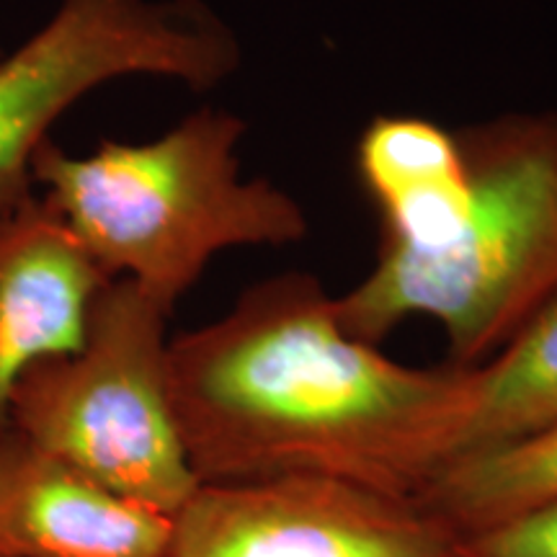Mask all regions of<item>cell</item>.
<instances>
[{
	"mask_svg": "<svg viewBox=\"0 0 557 557\" xmlns=\"http://www.w3.org/2000/svg\"><path fill=\"white\" fill-rule=\"evenodd\" d=\"M169 382L199 483L310 475L418 498L455 457L475 367L389 359L297 271L171 338Z\"/></svg>",
	"mask_w": 557,
	"mask_h": 557,
	"instance_id": "obj_1",
	"label": "cell"
},
{
	"mask_svg": "<svg viewBox=\"0 0 557 557\" xmlns=\"http://www.w3.org/2000/svg\"><path fill=\"white\" fill-rule=\"evenodd\" d=\"M243 135L238 114L205 107L148 143L107 139L88 156L47 139L32 178L103 274L173 312L222 250L292 246L310 230L289 191L243 176Z\"/></svg>",
	"mask_w": 557,
	"mask_h": 557,
	"instance_id": "obj_2",
	"label": "cell"
},
{
	"mask_svg": "<svg viewBox=\"0 0 557 557\" xmlns=\"http://www.w3.org/2000/svg\"><path fill=\"white\" fill-rule=\"evenodd\" d=\"M459 143L472 207L455 238L436 250L380 246L333 305L372 346L410 318L436 320L451 364L480 367L557 295V114L498 116Z\"/></svg>",
	"mask_w": 557,
	"mask_h": 557,
	"instance_id": "obj_3",
	"label": "cell"
},
{
	"mask_svg": "<svg viewBox=\"0 0 557 557\" xmlns=\"http://www.w3.org/2000/svg\"><path fill=\"white\" fill-rule=\"evenodd\" d=\"M169 318L137 284L111 278L78 351L16 382L11 429L109 491L176 517L199 480L173 413Z\"/></svg>",
	"mask_w": 557,
	"mask_h": 557,
	"instance_id": "obj_4",
	"label": "cell"
},
{
	"mask_svg": "<svg viewBox=\"0 0 557 557\" xmlns=\"http://www.w3.org/2000/svg\"><path fill=\"white\" fill-rule=\"evenodd\" d=\"M240 41L205 0H60L0 58V212L32 197L52 124L94 88L152 75L207 90L240 67Z\"/></svg>",
	"mask_w": 557,
	"mask_h": 557,
	"instance_id": "obj_5",
	"label": "cell"
},
{
	"mask_svg": "<svg viewBox=\"0 0 557 557\" xmlns=\"http://www.w3.org/2000/svg\"><path fill=\"white\" fill-rule=\"evenodd\" d=\"M165 557H457V534L418 498L289 475L199 483Z\"/></svg>",
	"mask_w": 557,
	"mask_h": 557,
	"instance_id": "obj_6",
	"label": "cell"
},
{
	"mask_svg": "<svg viewBox=\"0 0 557 557\" xmlns=\"http://www.w3.org/2000/svg\"><path fill=\"white\" fill-rule=\"evenodd\" d=\"M109 282L37 194L0 212V434L11 429L16 382L78 351Z\"/></svg>",
	"mask_w": 557,
	"mask_h": 557,
	"instance_id": "obj_7",
	"label": "cell"
},
{
	"mask_svg": "<svg viewBox=\"0 0 557 557\" xmlns=\"http://www.w3.org/2000/svg\"><path fill=\"white\" fill-rule=\"evenodd\" d=\"M173 517L0 434V557H165Z\"/></svg>",
	"mask_w": 557,
	"mask_h": 557,
	"instance_id": "obj_8",
	"label": "cell"
},
{
	"mask_svg": "<svg viewBox=\"0 0 557 557\" xmlns=\"http://www.w3.org/2000/svg\"><path fill=\"white\" fill-rule=\"evenodd\" d=\"M357 176L382 220L380 246L436 250L468 220L472 178L459 135L423 116H374L357 143Z\"/></svg>",
	"mask_w": 557,
	"mask_h": 557,
	"instance_id": "obj_9",
	"label": "cell"
},
{
	"mask_svg": "<svg viewBox=\"0 0 557 557\" xmlns=\"http://www.w3.org/2000/svg\"><path fill=\"white\" fill-rule=\"evenodd\" d=\"M553 426H557V295L491 361L475 367L472 403L451 462L524 442Z\"/></svg>",
	"mask_w": 557,
	"mask_h": 557,
	"instance_id": "obj_10",
	"label": "cell"
},
{
	"mask_svg": "<svg viewBox=\"0 0 557 557\" xmlns=\"http://www.w3.org/2000/svg\"><path fill=\"white\" fill-rule=\"evenodd\" d=\"M557 498V426L455 459L418 496L457 537Z\"/></svg>",
	"mask_w": 557,
	"mask_h": 557,
	"instance_id": "obj_11",
	"label": "cell"
},
{
	"mask_svg": "<svg viewBox=\"0 0 557 557\" xmlns=\"http://www.w3.org/2000/svg\"><path fill=\"white\" fill-rule=\"evenodd\" d=\"M457 557H557V498L462 534Z\"/></svg>",
	"mask_w": 557,
	"mask_h": 557,
	"instance_id": "obj_12",
	"label": "cell"
}]
</instances>
